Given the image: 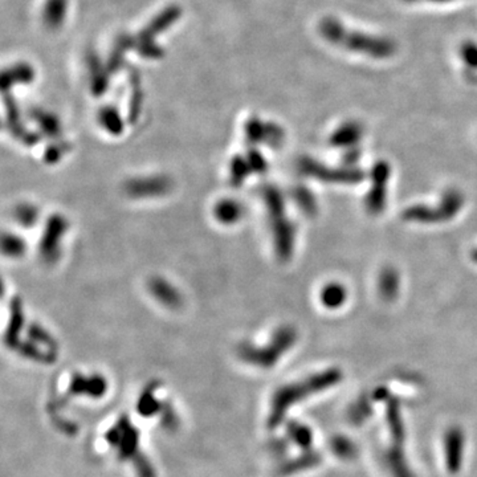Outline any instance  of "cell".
I'll return each instance as SVG.
<instances>
[{"mask_svg":"<svg viewBox=\"0 0 477 477\" xmlns=\"http://www.w3.org/2000/svg\"><path fill=\"white\" fill-rule=\"evenodd\" d=\"M99 119H101V124L102 126L110 133V134H115V135H118L121 134L122 130H124V125H122V121L121 118L118 117V115L115 113L113 109H105L101 112V115H99Z\"/></svg>","mask_w":477,"mask_h":477,"instance_id":"30bf717a","label":"cell"},{"mask_svg":"<svg viewBox=\"0 0 477 477\" xmlns=\"http://www.w3.org/2000/svg\"><path fill=\"white\" fill-rule=\"evenodd\" d=\"M460 55L465 64L477 69V44L474 41H465L460 48Z\"/></svg>","mask_w":477,"mask_h":477,"instance_id":"4fadbf2b","label":"cell"},{"mask_svg":"<svg viewBox=\"0 0 477 477\" xmlns=\"http://www.w3.org/2000/svg\"><path fill=\"white\" fill-rule=\"evenodd\" d=\"M407 1H428V3H448L455 0H407Z\"/></svg>","mask_w":477,"mask_h":477,"instance_id":"2e32d148","label":"cell"},{"mask_svg":"<svg viewBox=\"0 0 477 477\" xmlns=\"http://www.w3.org/2000/svg\"><path fill=\"white\" fill-rule=\"evenodd\" d=\"M15 219L23 227H33L39 219V211L32 204H20L15 210Z\"/></svg>","mask_w":477,"mask_h":477,"instance_id":"9c48e42d","label":"cell"},{"mask_svg":"<svg viewBox=\"0 0 477 477\" xmlns=\"http://www.w3.org/2000/svg\"><path fill=\"white\" fill-rule=\"evenodd\" d=\"M320 31L330 44L350 52L362 53L373 59L391 57L396 50L393 40L349 28L334 17H325L320 24Z\"/></svg>","mask_w":477,"mask_h":477,"instance_id":"6da1fadb","label":"cell"},{"mask_svg":"<svg viewBox=\"0 0 477 477\" xmlns=\"http://www.w3.org/2000/svg\"><path fill=\"white\" fill-rule=\"evenodd\" d=\"M68 223L61 215L50 216L40 242V253L47 263H55L60 256V240L64 236Z\"/></svg>","mask_w":477,"mask_h":477,"instance_id":"7a4b0ae2","label":"cell"},{"mask_svg":"<svg viewBox=\"0 0 477 477\" xmlns=\"http://www.w3.org/2000/svg\"><path fill=\"white\" fill-rule=\"evenodd\" d=\"M248 164L251 166L252 171H263L265 168V162H264L263 157L256 151H249L247 155Z\"/></svg>","mask_w":477,"mask_h":477,"instance_id":"9a60e30c","label":"cell"},{"mask_svg":"<svg viewBox=\"0 0 477 477\" xmlns=\"http://www.w3.org/2000/svg\"><path fill=\"white\" fill-rule=\"evenodd\" d=\"M3 252L6 256L19 257L26 252V242L14 233L3 235Z\"/></svg>","mask_w":477,"mask_h":477,"instance_id":"ba28073f","label":"cell"},{"mask_svg":"<svg viewBox=\"0 0 477 477\" xmlns=\"http://www.w3.org/2000/svg\"><path fill=\"white\" fill-rule=\"evenodd\" d=\"M28 335L32 338L33 341H37V342H40V344H43L44 346H48L50 349H55V347H56L55 340L50 337V334H48L46 330L43 329V328H40V327L36 325V324H32V325L30 327V329H28Z\"/></svg>","mask_w":477,"mask_h":477,"instance_id":"7c38bea8","label":"cell"},{"mask_svg":"<svg viewBox=\"0 0 477 477\" xmlns=\"http://www.w3.org/2000/svg\"><path fill=\"white\" fill-rule=\"evenodd\" d=\"M148 289H150L151 295L155 297V300H158L162 305H165L167 308L175 309V308L181 306V293L178 292V289L173 284H170L165 279H162V278L151 279L150 284H148Z\"/></svg>","mask_w":477,"mask_h":477,"instance_id":"277c9868","label":"cell"},{"mask_svg":"<svg viewBox=\"0 0 477 477\" xmlns=\"http://www.w3.org/2000/svg\"><path fill=\"white\" fill-rule=\"evenodd\" d=\"M36 121L39 122L43 133L48 137H57L61 132L59 121L56 118H53L52 115H36Z\"/></svg>","mask_w":477,"mask_h":477,"instance_id":"8fae6325","label":"cell"},{"mask_svg":"<svg viewBox=\"0 0 477 477\" xmlns=\"http://www.w3.org/2000/svg\"><path fill=\"white\" fill-rule=\"evenodd\" d=\"M244 214L243 206L233 199H223L215 206V217L222 224H235L237 223Z\"/></svg>","mask_w":477,"mask_h":477,"instance_id":"5b68a950","label":"cell"},{"mask_svg":"<svg viewBox=\"0 0 477 477\" xmlns=\"http://www.w3.org/2000/svg\"><path fill=\"white\" fill-rule=\"evenodd\" d=\"M173 188V181L166 175L134 178L125 184V193L132 197H162Z\"/></svg>","mask_w":477,"mask_h":477,"instance_id":"3957f363","label":"cell"},{"mask_svg":"<svg viewBox=\"0 0 477 477\" xmlns=\"http://www.w3.org/2000/svg\"><path fill=\"white\" fill-rule=\"evenodd\" d=\"M252 171L251 166L248 164L247 158L242 157V155H236L232 161H231L230 165V179L231 183L233 186H242L246 178L248 177V174Z\"/></svg>","mask_w":477,"mask_h":477,"instance_id":"52a82bcc","label":"cell"},{"mask_svg":"<svg viewBox=\"0 0 477 477\" xmlns=\"http://www.w3.org/2000/svg\"><path fill=\"white\" fill-rule=\"evenodd\" d=\"M69 148H70V145H68L66 142H60V144L52 145L46 151V161L50 162V164L57 162Z\"/></svg>","mask_w":477,"mask_h":477,"instance_id":"5bb4252c","label":"cell"},{"mask_svg":"<svg viewBox=\"0 0 477 477\" xmlns=\"http://www.w3.org/2000/svg\"><path fill=\"white\" fill-rule=\"evenodd\" d=\"M10 327L6 334V341L10 346H15L19 342V333L21 331L24 324V312H23V302L19 297H15L10 302Z\"/></svg>","mask_w":477,"mask_h":477,"instance_id":"8992f818","label":"cell"}]
</instances>
